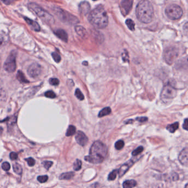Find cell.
I'll list each match as a JSON object with an SVG mask.
<instances>
[{"label":"cell","instance_id":"obj_1","mask_svg":"<svg viewBox=\"0 0 188 188\" xmlns=\"http://www.w3.org/2000/svg\"><path fill=\"white\" fill-rule=\"evenodd\" d=\"M107 147L100 141L94 142L89 151V155L85 157V160L93 164H99L104 161L107 155Z\"/></svg>","mask_w":188,"mask_h":188},{"label":"cell","instance_id":"obj_2","mask_svg":"<svg viewBox=\"0 0 188 188\" xmlns=\"http://www.w3.org/2000/svg\"><path fill=\"white\" fill-rule=\"evenodd\" d=\"M88 21L97 28H105L108 24V18L104 6L99 5L91 11L88 16Z\"/></svg>","mask_w":188,"mask_h":188},{"label":"cell","instance_id":"obj_3","mask_svg":"<svg viewBox=\"0 0 188 188\" xmlns=\"http://www.w3.org/2000/svg\"><path fill=\"white\" fill-rule=\"evenodd\" d=\"M136 15L138 19L145 24L150 23L154 18V7L150 1L143 0L138 3L136 7Z\"/></svg>","mask_w":188,"mask_h":188},{"label":"cell","instance_id":"obj_4","mask_svg":"<svg viewBox=\"0 0 188 188\" xmlns=\"http://www.w3.org/2000/svg\"><path fill=\"white\" fill-rule=\"evenodd\" d=\"M28 7L44 22L50 25L53 24L55 22V19L53 18V16L38 4L34 2H30L29 3Z\"/></svg>","mask_w":188,"mask_h":188},{"label":"cell","instance_id":"obj_5","mask_svg":"<svg viewBox=\"0 0 188 188\" xmlns=\"http://www.w3.org/2000/svg\"><path fill=\"white\" fill-rule=\"evenodd\" d=\"M54 13L63 23L67 24L74 25L79 23V19L75 16L61 9L58 7H54L53 9Z\"/></svg>","mask_w":188,"mask_h":188},{"label":"cell","instance_id":"obj_6","mask_svg":"<svg viewBox=\"0 0 188 188\" xmlns=\"http://www.w3.org/2000/svg\"><path fill=\"white\" fill-rule=\"evenodd\" d=\"M177 93V89L174 86L167 83L163 87L161 94V98L164 102H169L176 97Z\"/></svg>","mask_w":188,"mask_h":188},{"label":"cell","instance_id":"obj_7","mask_svg":"<svg viewBox=\"0 0 188 188\" xmlns=\"http://www.w3.org/2000/svg\"><path fill=\"white\" fill-rule=\"evenodd\" d=\"M165 13L169 19L177 20L182 17L183 14V11L181 7L177 5L172 4L167 7Z\"/></svg>","mask_w":188,"mask_h":188},{"label":"cell","instance_id":"obj_8","mask_svg":"<svg viewBox=\"0 0 188 188\" xmlns=\"http://www.w3.org/2000/svg\"><path fill=\"white\" fill-rule=\"evenodd\" d=\"M16 56L17 52L14 50L12 51L8 58H7L5 61L3 67L5 70L7 72L12 73L14 72L16 70L17 65H16Z\"/></svg>","mask_w":188,"mask_h":188},{"label":"cell","instance_id":"obj_9","mask_svg":"<svg viewBox=\"0 0 188 188\" xmlns=\"http://www.w3.org/2000/svg\"><path fill=\"white\" fill-rule=\"evenodd\" d=\"M178 55V49L174 46H170L167 48L166 50L164 51L163 56L166 63L168 65H172L176 61Z\"/></svg>","mask_w":188,"mask_h":188},{"label":"cell","instance_id":"obj_10","mask_svg":"<svg viewBox=\"0 0 188 188\" xmlns=\"http://www.w3.org/2000/svg\"><path fill=\"white\" fill-rule=\"evenodd\" d=\"M42 72V67L38 63H33L28 67V73L31 78H36L41 75Z\"/></svg>","mask_w":188,"mask_h":188},{"label":"cell","instance_id":"obj_11","mask_svg":"<svg viewBox=\"0 0 188 188\" xmlns=\"http://www.w3.org/2000/svg\"><path fill=\"white\" fill-rule=\"evenodd\" d=\"M138 160V158L136 159L135 158H133L131 159H130L127 162L125 163V164H123L122 166L121 167V168L118 170V174L119 177H122L123 175L125 174L127 172L128 170V169L132 167L133 164Z\"/></svg>","mask_w":188,"mask_h":188},{"label":"cell","instance_id":"obj_12","mask_svg":"<svg viewBox=\"0 0 188 188\" xmlns=\"http://www.w3.org/2000/svg\"><path fill=\"white\" fill-rule=\"evenodd\" d=\"M133 1L132 0H124L121 2L122 13L124 16H127L130 12L133 6Z\"/></svg>","mask_w":188,"mask_h":188},{"label":"cell","instance_id":"obj_13","mask_svg":"<svg viewBox=\"0 0 188 188\" xmlns=\"http://www.w3.org/2000/svg\"><path fill=\"white\" fill-rule=\"evenodd\" d=\"M75 140L79 145L84 146L88 143V138L83 132L78 131L75 135Z\"/></svg>","mask_w":188,"mask_h":188},{"label":"cell","instance_id":"obj_14","mask_svg":"<svg viewBox=\"0 0 188 188\" xmlns=\"http://www.w3.org/2000/svg\"><path fill=\"white\" fill-rule=\"evenodd\" d=\"M90 8V3L86 1H83L79 5V11L81 14L85 16L89 13Z\"/></svg>","mask_w":188,"mask_h":188},{"label":"cell","instance_id":"obj_15","mask_svg":"<svg viewBox=\"0 0 188 188\" xmlns=\"http://www.w3.org/2000/svg\"><path fill=\"white\" fill-rule=\"evenodd\" d=\"M179 161L183 166L188 165V148H184L179 155Z\"/></svg>","mask_w":188,"mask_h":188},{"label":"cell","instance_id":"obj_16","mask_svg":"<svg viewBox=\"0 0 188 188\" xmlns=\"http://www.w3.org/2000/svg\"><path fill=\"white\" fill-rule=\"evenodd\" d=\"M24 19L26 22L27 23V24L30 27V28L36 32H39L40 30V27L36 22L27 17H24Z\"/></svg>","mask_w":188,"mask_h":188},{"label":"cell","instance_id":"obj_17","mask_svg":"<svg viewBox=\"0 0 188 188\" xmlns=\"http://www.w3.org/2000/svg\"><path fill=\"white\" fill-rule=\"evenodd\" d=\"M76 33L82 38H87L88 37V32L83 27L80 26H76L75 27Z\"/></svg>","mask_w":188,"mask_h":188},{"label":"cell","instance_id":"obj_18","mask_svg":"<svg viewBox=\"0 0 188 188\" xmlns=\"http://www.w3.org/2000/svg\"><path fill=\"white\" fill-rule=\"evenodd\" d=\"M55 33L58 38L61 39L63 41L65 42H67L68 41V34L63 29H57L55 32Z\"/></svg>","mask_w":188,"mask_h":188},{"label":"cell","instance_id":"obj_19","mask_svg":"<svg viewBox=\"0 0 188 188\" xmlns=\"http://www.w3.org/2000/svg\"><path fill=\"white\" fill-rule=\"evenodd\" d=\"M74 173L73 172L64 173L60 175L59 178L60 180H70L74 177Z\"/></svg>","mask_w":188,"mask_h":188},{"label":"cell","instance_id":"obj_20","mask_svg":"<svg viewBox=\"0 0 188 188\" xmlns=\"http://www.w3.org/2000/svg\"><path fill=\"white\" fill-rule=\"evenodd\" d=\"M136 182L134 180H128L123 183V188H133L136 185Z\"/></svg>","mask_w":188,"mask_h":188},{"label":"cell","instance_id":"obj_21","mask_svg":"<svg viewBox=\"0 0 188 188\" xmlns=\"http://www.w3.org/2000/svg\"><path fill=\"white\" fill-rule=\"evenodd\" d=\"M17 78L19 81L20 83H28L29 81L25 78L24 73L22 72L21 71L19 70L17 74Z\"/></svg>","mask_w":188,"mask_h":188},{"label":"cell","instance_id":"obj_22","mask_svg":"<svg viewBox=\"0 0 188 188\" xmlns=\"http://www.w3.org/2000/svg\"><path fill=\"white\" fill-rule=\"evenodd\" d=\"M179 128V123L176 122L172 124H169L167 125L166 127L167 130L171 133H174Z\"/></svg>","mask_w":188,"mask_h":188},{"label":"cell","instance_id":"obj_23","mask_svg":"<svg viewBox=\"0 0 188 188\" xmlns=\"http://www.w3.org/2000/svg\"><path fill=\"white\" fill-rule=\"evenodd\" d=\"M111 113V109L109 107H106L105 108L102 109L101 110L100 113H99V118H102L104 117L105 116L109 115L110 113Z\"/></svg>","mask_w":188,"mask_h":188},{"label":"cell","instance_id":"obj_24","mask_svg":"<svg viewBox=\"0 0 188 188\" xmlns=\"http://www.w3.org/2000/svg\"><path fill=\"white\" fill-rule=\"evenodd\" d=\"M13 168L14 173L18 175H21L23 172V169H22V166H20L19 164L16 163H14L13 166Z\"/></svg>","mask_w":188,"mask_h":188},{"label":"cell","instance_id":"obj_25","mask_svg":"<svg viewBox=\"0 0 188 188\" xmlns=\"http://www.w3.org/2000/svg\"><path fill=\"white\" fill-rule=\"evenodd\" d=\"M75 132H76V128L75 126L73 125H70L66 132V135L67 136H72L75 134Z\"/></svg>","mask_w":188,"mask_h":188},{"label":"cell","instance_id":"obj_26","mask_svg":"<svg viewBox=\"0 0 188 188\" xmlns=\"http://www.w3.org/2000/svg\"><path fill=\"white\" fill-rule=\"evenodd\" d=\"M82 162L80 159H76L73 164V169L75 171H79L82 168Z\"/></svg>","mask_w":188,"mask_h":188},{"label":"cell","instance_id":"obj_27","mask_svg":"<svg viewBox=\"0 0 188 188\" xmlns=\"http://www.w3.org/2000/svg\"><path fill=\"white\" fill-rule=\"evenodd\" d=\"M126 25L128 26L129 29L132 31H134L135 30V23L134 22L132 19H128L125 21Z\"/></svg>","mask_w":188,"mask_h":188},{"label":"cell","instance_id":"obj_28","mask_svg":"<svg viewBox=\"0 0 188 188\" xmlns=\"http://www.w3.org/2000/svg\"><path fill=\"white\" fill-rule=\"evenodd\" d=\"M8 40V38L7 35L5 34H0V47L5 44Z\"/></svg>","mask_w":188,"mask_h":188},{"label":"cell","instance_id":"obj_29","mask_svg":"<svg viewBox=\"0 0 188 188\" xmlns=\"http://www.w3.org/2000/svg\"><path fill=\"white\" fill-rule=\"evenodd\" d=\"M118 173V170L117 169L114 170L112 172L110 173V174L108 177V179L109 180H114L116 178Z\"/></svg>","mask_w":188,"mask_h":188},{"label":"cell","instance_id":"obj_30","mask_svg":"<svg viewBox=\"0 0 188 188\" xmlns=\"http://www.w3.org/2000/svg\"><path fill=\"white\" fill-rule=\"evenodd\" d=\"M75 96L80 100H83L84 99V96L83 95V94L82 93L80 89H78V88L75 90Z\"/></svg>","mask_w":188,"mask_h":188},{"label":"cell","instance_id":"obj_31","mask_svg":"<svg viewBox=\"0 0 188 188\" xmlns=\"http://www.w3.org/2000/svg\"><path fill=\"white\" fill-rule=\"evenodd\" d=\"M144 151V147L143 146L138 147V148H136L135 150H134L132 152V156H136L139 155V154L143 152Z\"/></svg>","mask_w":188,"mask_h":188},{"label":"cell","instance_id":"obj_32","mask_svg":"<svg viewBox=\"0 0 188 188\" xmlns=\"http://www.w3.org/2000/svg\"><path fill=\"white\" fill-rule=\"evenodd\" d=\"M124 146V142L123 140L118 141L115 144V148L117 150H121Z\"/></svg>","mask_w":188,"mask_h":188},{"label":"cell","instance_id":"obj_33","mask_svg":"<svg viewBox=\"0 0 188 188\" xmlns=\"http://www.w3.org/2000/svg\"><path fill=\"white\" fill-rule=\"evenodd\" d=\"M45 96H46L47 98H51V99L55 98H56V94L53 92V91H47L45 93Z\"/></svg>","mask_w":188,"mask_h":188},{"label":"cell","instance_id":"obj_34","mask_svg":"<svg viewBox=\"0 0 188 188\" xmlns=\"http://www.w3.org/2000/svg\"><path fill=\"white\" fill-rule=\"evenodd\" d=\"M52 56L53 58V60L55 61L56 62H60L61 60V58L60 55L57 54L56 53H52Z\"/></svg>","mask_w":188,"mask_h":188},{"label":"cell","instance_id":"obj_35","mask_svg":"<svg viewBox=\"0 0 188 188\" xmlns=\"http://www.w3.org/2000/svg\"><path fill=\"white\" fill-rule=\"evenodd\" d=\"M48 180V176L47 175H42L39 176L38 177V180L41 183H44L46 182Z\"/></svg>","mask_w":188,"mask_h":188},{"label":"cell","instance_id":"obj_36","mask_svg":"<svg viewBox=\"0 0 188 188\" xmlns=\"http://www.w3.org/2000/svg\"><path fill=\"white\" fill-rule=\"evenodd\" d=\"M49 82L52 86H58L59 84L60 81L56 78H52L49 81Z\"/></svg>","mask_w":188,"mask_h":188},{"label":"cell","instance_id":"obj_37","mask_svg":"<svg viewBox=\"0 0 188 188\" xmlns=\"http://www.w3.org/2000/svg\"><path fill=\"white\" fill-rule=\"evenodd\" d=\"M25 161L27 162L29 166H30V167H33V166H34L35 164V161L34 159H33V158H31V157H29V158H26V159H25Z\"/></svg>","mask_w":188,"mask_h":188},{"label":"cell","instance_id":"obj_38","mask_svg":"<svg viewBox=\"0 0 188 188\" xmlns=\"http://www.w3.org/2000/svg\"><path fill=\"white\" fill-rule=\"evenodd\" d=\"M11 168V166H10V164L7 162H3L2 164V168L5 170V171H8Z\"/></svg>","mask_w":188,"mask_h":188},{"label":"cell","instance_id":"obj_39","mask_svg":"<svg viewBox=\"0 0 188 188\" xmlns=\"http://www.w3.org/2000/svg\"><path fill=\"white\" fill-rule=\"evenodd\" d=\"M43 163V165H44V167L47 169L49 170V168H50L52 166V165L53 164V162H51V161H44Z\"/></svg>","mask_w":188,"mask_h":188},{"label":"cell","instance_id":"obj_40","mask_svg":"<svg viewBox=\"0 0 188 188\" xmlns=\"http://www.w3.org/2000/svg\"><path fill=\"white\" fill-rule=\"evenodd\" d=\"M122 56L123 60L124 62H128L129 61V55L128 54V52L124 50V51L122 55Z\"/></svg>","mask_w":188,"mask_h":188},{"label":"cell","instance_id":"obj_41","mask_svg":"<svg viewBox=\"0 0 188 188\" xmlns=\"http://www.w3.org/2000/svg\"><path fill=\"white\" fill-rule=\"evenodd\" d=\"M10 159L13 161H14V160H17L18 159V154L16 153V152H12L10 154Z\"/></svg>","mask_w":188,"mask_h":188},{"label":"cell","instance_id":"obj_42","mask_svg":"<svg viewBox=\"0 0 188 188\" xmlns=\"http://www.w3.org/2000/svg\"><path fill=\"white\" fill-rule=\"evenodd\" d=\"M184 33L187 37H188V22L186 23L183 27Z\"/></svg>","mask_w":188,"mask_h":188},{"label":"cell","instance_id":"obj_43","mask_svg":"<svg viewBox=\"0 0 188 188\" xmlns=\"http://www.w3.org/2000/svg\"><path fill=\"white\" fill-rule=\"evenodd\" d=\"M5 98H6V93L5 91L2 90H0V100H5Z\"/></svg>","mask_w":188,"mask_h":188},{"label":"cell","instance_id":"obj_44","mask_svg":"<svg viewBox=\"0 0 188 188\" xmlns=\"http://www.w3.org/2000/svg\"><path fill=\"white\" fill-rule=\"evenodd\" d=\"M183 128L185 130L188 131V119H185L183 125Z\"/></svg>","mask_w":188,"mask_h":188},{"label":"cell","instance_id":"obj_45","mask_svg":"<svg viewBox=\"0 0 188 188\" xmlns=\"http://www.w3.org/2000/svg\"><path fill=\"white\" fill-rule=\"evenodd\" d=\"M136 120L139 121V122H141V123H144V122L147 121L148 118H146V117H139V118H136Z\"/></svg>","mask_w":188,"mask_h":188},{"label":"cell","instance_id":"obj_46","mask_svg":"<svg viewBox=\"0 0 188 188\" xmlns=\"http://www.w3.org/2000/svg\"><path fill=\"white\" fill-rule=\"evenodd\" d=\"M172 177L173 180L174 181H177L179 179V175L177 173L175 172H173L172 174Z\"/></svg>","mask_w":188,"mask_h":188},{"label":"cell","instance_id":"obj_47","mask_svg":"<svg viewBox=\"0 0 188 188\" xmlns=\"http://www.w3.org/2000/svg\"><path fill=\"white\" fill-rule=\"evenodd\" d=\"M132 122H133L132 120H129L128 121H125V123L126 124H130V123H132Z\"/></svg>","mask_w":188,"mask_h":188},{"label":"cell","instance_id":"obj_48","mask_svg":"<svg viewBox=\"0 0 188 188\" xmlns=\"http://www.w3.org/2000/svg\"><path fill=\"white\" fill-rule=\"evenodd\" d=\"M3 128L0 126V136H1V135H2V132H3Z\"/></svg>","mask_w":188,"mask_h":188},{"label":"cell","instance_id":"obj_49","mask_svg":"<svg viewBox=\"0 0 188 188\" xmlns=\"http://www.w3.org/2000/svg\"><path fill=\"white\" fill-rule=\"evenodd\" d=\"M83 65H88V62H87V61H84V62H83Z\"/></svg>","mask_w":188,"mask_h":188},{"label":"cell","instance_id":"obj_50","mask_svg":"<svg viewBox=\"0 0 188 188\" xmlns=\"http://www.w3.org/2000/svg\"><path fill=\"white\" fill-rule=\"evenodd\" d=\"M188 188V183L185 185V188Z\"/></svg>","mask_w":188,"mask_h":188}]
</instances>
